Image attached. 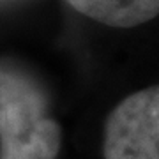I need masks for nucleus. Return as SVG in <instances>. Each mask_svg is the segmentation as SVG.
<instances>
[{
  "mask_svg": "<svg viewBox=\"0 0 159 159\" xmlns=\"http://www.w3.org/2000/svg\"><path fill=\"white\" fill-rule=\"evenodd\" d=\"M78 12L99 23L131 29L159 16V0H67Z\"/></svg>",
  "mask_w": 159,
  "mask_h": 159,
  "instance_id": "obj_3",
  "label": "nucleus"
},
{
  "mask_svg": "<svg viewBox=\"0 0 159 159\" xmlns=\"http://www.w3.org/2000/svg\"><path fill=\"white\" fill-rule=\"evenodd\" d=\"M58 147L60 129L39 89L0 69V159H55Z\"/></svg>",
  "mask_w": 159,
  "mask_h": 159,
  "instance_id": "obj_1",
  "label": "nucleus"
},
{
  "mask_svg": "<svg viewBox=\"0 0 159 159\" xmlns=\"http://www.w3.org/2000/svg\"><path fill=\"white\" fill-rule=\"evenodd\" d=\"M104 159H159V85L120 101L104 125Z\"/></svg>",
  "mask_w": 159,
  "mask_h": 159,
  "instance_id": "obj_2",
  "label": "nucleus"
}]
</instances>
